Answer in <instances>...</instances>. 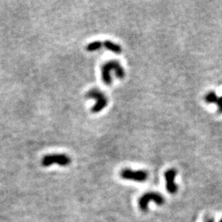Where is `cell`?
Listing matches in <instances>:
<instances>
[{"label": "cell", "instance_id": "cell-11", "mask_svg": "<svg viewBox=\"0 0 222 222\" xmlns=\"http://www.w3.org/2000/svg\"><path fill=\"white\" fill-rule=\"evenodd\" d=\"M206 222H215L214 219H209V220H206Z\"/></svg>", "mask_w": 222, "mask_h": 222}, {"label": "cell", "instance_id": "cell-6", "mask_svg": "<svg viewBox=\"0 0 222 222\" xmlns=\"http://www.w3.org/2000/svg\"><path fill=\"white\" fill-rule=\"evenodd\" d=\"M176 175H177V170L175 169H170L165 173L166 189L171 194H175V193H177L178 191V186L175 182Z\"/></svg>", "mask_w": 222, "mask_h": 222}, {"label": "cell", "instance_id": "cell-8", "mask_svg": "<svg viewBox=\"0 0 222 222\" xmlns=\"http://www.w3.org/2000/svg\"><path fill=\"white\" fill-rule=\"evenodd\" d=\"M103 46V43L101 42V41H93V42L90 43L89 45H87L86 46V50L89 52H92V51H96L97 49H101V47Z\"/></svg>", "mask_w": 222, "mask_h": 222}, {"label": "cell", "instance_id": "cell-10", "mask_svg": "<svg viewBox=\"0 0 222 222\" xmlns=\"http://www.w3.org/2000/svg\"><path fill=\"white\" fill-rule=\"evenodd\" d=\"M215 104H216V106H217L218 112L222 114V96L218 97V100Z\"/></svg>", "mask_w": 222, "mask_h": 222}, {"label": "cell", "instance_id": "cell-5", "mask_svg": "<svg viewBox=\"0 0 222 222\" xmlns=\"http://www.w3.org/2000/svg\"><path fill=\"white\" fill-rule=\"evenodd\" d=\"M123 180L136 182H144L147 180L148 174L145 170H132L131 169H124L120 173Z\"/></svg>", "mask_w": 222, "mask_h": 222}, {"label": "cell", "instance_id": "cell-2", "mask_svg": "<svg viewBox=\"0 0 222 222\" xmlns=\"http://www.w3.org/2000/svg\"><path fill=\"white\" fill-rule=\"evenodd\" d=\"M86 97L92 100H96V103L91 109L92 113H99L103 110L104 108H106L108 104V100L106 96L100 91L97 89H92L89 91L86 94Z\"/></svg>", "mask_w": 222, "mask_h": 222}, {"label": "cell", "instance_id": "cell-7", "mask_svg": "<svg viewBox=\"0 0 222 222\" xmlns=\"http://www.w3.org/2000/svg\"><path fill=\"white\" fill-rule=\"evenodd\" d=\"M102 43H103L104 47L106 48V49H109V50H110V51L114 52L115 54H121L122 48L121 46L118 45V44H115V43L112 42V41H106Z\"/></svg>", "mask_w": 222, "mask_h": 222}, {"label": "cell", "instance_id": "cell-9", "mask_svg": "<svg viewBox=\"0 0 222 222\" xmlns=\"http://www.w3.org/2000/svg\"><path fill=\"white\" fill-rule=\"evenodd\" d=\"M218 100V96L214 91L209 92L205 96V101L208 104H215Z\"/></svg>", "mask_w": 222, "mask_h": 222}, {"label": "cell", "instance_id": "cell-3", "mask_svg": "<svg viewBox=\"0 0 222 222\" xmlns=\"http://www.w3.org/2000/svg\"><path fill=\"white\" fill-rule=\"evenodd\" d=\"M150 202H155L157 205H163L165 202V199L163 196L160 195L158 193H154V192H149V193H145L144 195L140 197L138 201V205L141 211H146L148 209V205Z\"/></svg>", "mask_w": 222, "mask_h": 222}, {"label": "cell", "instance_id": "cell-4", "mask_svg": "<svg viewBox=\"0 0 222 222\" xmlns=\"http://www.w3.org/2000/svg\"><path fill=\"white\" fill-rule=\"evenodd\" d=\"M41 163L44 166H50L54 164L67 166L71 163V159L68 155L64 154H52L44 156Z\"/></svg>", "mask_w": 222, "mask_h": 222}, {"label": "cell", "instance_id": "cell-12", "mask_svg": "<svg viewBox=\"0 0 222 222\" xmlns=\"http://www.w3.org/2000/svg\"><path fill=\"white\" fill-rule=\"evenodd\" d=\"M220 222H222V219H221V220H220Z\"/></svg>", "mask_w": 222, "mask_h": 222}, {"label": "cell", "instance_id": "cell-1", "mask_svg": "<svg viewBox=\"0 0 222 222\" xmlns=\"http://www.w3.org/2000/svg\"><path fill=\"white\" fill-rule=\"evenodd\" d=\"M111 71H115V76L118 78H123L125 76V72L123 70V67L121 64L117 62V61H110L108 63H105L102 66L101 68V72H102V80L106 85H110L111 83V76H110V72Z\"/></svg>", "mask_w": 222, "mask_h": 222}]
</instances>
